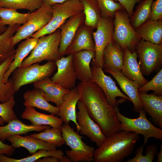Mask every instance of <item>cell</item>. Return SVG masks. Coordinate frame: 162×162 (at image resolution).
I'll return each mask as SVG.
<instances>
[{"instance_id":"obj_36","label":"cell","mask_w":162,"mask_h":162,"mask_svg":"<svg viewBox=\"0 0 162 162\" xmlns=\"http://www.w3.org/2000/svg\"><path fill=\"white\" fill-rule=\"evenodd\" d=\"M62 132L61 128H50L39 133H34L30 136L34 138L53 145L56 147H60L65 143L62 136Z\"/></svg>"},{"instance_id":"obj_37","label":"cell","mask_w":162,"mask_h":162,"mask_svg":"<svg viewBox=\"0 0 162 162\" xmlns=\"http://www.w3.org/2000/svg\"><path fill=\"white\" fill-rule=\"evenodd\" d=\"M43 4L42 0H0V8L26 9L32 12Z\"/></svg>"},{"instance_id":"obj_32","label":"cell","mask_w":162,"mask_h":162,"mask_svg":"<svg viewBox=\"0 0 162 162\" xmlns=\"http://www.w3.org/2000/svg\"><path fill=\"white\" fill-rule=\"evenodd\" d=\"M21 25L9 26L6 30L0 34V64L8 57L15 53L14 46L12 45V38L17 28Z\"/></svg>"},{"instance_id":"obj_24","label":"cell","mask_w":162,"mask_h":162,"mask_svg":"<svg viewBox=\"0 0 162 162\" xmlns=\"http://www.w3.org/2000/svg\"><path fill=\"white\" fill-rule=\"evenodd\" d=\"M6 140L11 143V146L14 148H25L31 154L40 149L50 150L56 149L55 145L33 138L30 135L23 136L20 135H14L8 137Z\"/></svg>"},{"instance_id":"obj_2","label":"cell","mask_w":162,"mask_h":162,"mask_svg":"<svg viewBox=\"0 0 162 162\" xmlns=\"http://www.w3.org/2000/svg\"><path fill=\"white\" fill-rule=\"evenodd\" d=\"M140 139L139 134L134 132L123 130L114 133L95 150L94 161L121 162L131 154Z\"/></svg>"},{"instance_id":"obj_48","label":"cell","mask_w":162,"mask_h":162,"mask_svg":"<svg viewBox=\"0 0 162 162\" xmlns=\"http://www.w3.org/2000/svg\"><path fill=\"white\" fill-rule=\"evenodd\" d=\"M7 28L6 26L2 24L1 19L0 18V34L3 33L6 30Z\"/></svg>"},{"instance_id":"obj_43","label":"cell","mask_w":162,"mask_h":162,"mask_svg":"<svg viewBox=\"0 0 162 162\" xmlns=\"http://www.w3.org/2000/svg\"><path fill=\"white\" fill-rule=\"evenodd\" d=\"M115 2H118L123 7L128 13L130 18H131L135 4L142 0H112Z\"/></svg>"},{"instance_id":"obj_9","label":"cell","mask_w":162,"mask_h":162,"mask_svg":"<svg viewBox=\"0 0 162 162\" xmlns=\"http://www.w3.org/2000/svg\"><path fill=\"white\" fill-rule=\"evenodd\" d=\"M143 75H149L162 65V44H153L141 39L135 48Z\"/></svg>"},{"instance_id":"obj_28","label":"cell","mask_w":162,"mask_h":162,"mask_svg":"<svg viewBox=\"0 0 162 162\" xmlns=\"http://www.w3.org/2000/svg\"><path fill=\"white\" fill-rule=\"evenodd\" d=\"M38 39L30 37L24 40L18 45L16 50L14 58L4 76V82H7L9 76L14 71L20 66L25 58L36 45Z\"/></svg>"},{"instance_id":"obj_46","label":"cell","mask_w":162,"mask_h":162,"mask_svg":"<svg viewBox=\"0 0 162 162\" xmlns=\"http://www.w3.org/2000/svg\"><path fill=\"white\" fill-rule=\"evenodd\" d=\"M67 0H42L43 4L49 6L58 3H62Z\"/></svg>"},{"instance_id":"obj_34","label":"cell","mask_w":162,"mask_h":162,"mask_svg":"<svg viewBox=\"0 0 162 162\" xmlns=\"http://www.w3.org/2000/svg\"><path fill=\"white\" fill-rule=\"evenodd\" d=\"M33 13V12L22 13L16 9L0 8V18L2 24L5 26L23 25L28 21Z\"/></svg>"},{"instance_id":"obj_19","label":"cell","mask_w":162,"mask_h":162,"mask_svg":"<svg viewBox=\"0 0 162 162\" xmlns=\"http://www.w3.org/2000/svg\"><path fill=\"white\" fill-rule=\"evenodd\" d=\"M33 86L43 91L44 97L47 102L54 103L58 108L63 103L64 96L70 91L55 83L49 77L34 82Z\"/></svg>"},{"instance_id":"obj_26","label":"cell","mask_w":162,"mask_h":162,"mask_svg":"<svg viewBox=\"0 0 162 162\" xmlns=\"http://www.w3.org/2000/svg\"><path fill=\"white\" fill-rule=\"evenodd\" d=\"M44 94L42 90L37 88L26 91L23 95L24 106L36 107L52 115H57L59 108L49 103L45 99Z\"/></svg>"},{"instance_id":"obj_14","label":"cell","mask_w":162,"mask_h":162,"mask_svg":"<svg viewBox=\"0 0 162 162\" xmlns=\"http://www.w3.org/2000/svg\"><path fill=\"white\" fill-rule=\"evenodd\" d=\"M73 55L62 56L55 62L57 72L51 78L55 83L67 89L75 87L77 76L73 62Z\"/></svg>"},{"instance_id":"obj_29","label":"cell","mask_w":162,"mask_h":162,"mask_svg":"<svg viewBox=\"0 0 162 162\" xmlns=\"http://www.w3.org/2000/svg\"><path fill=\"white\" fill-rule=\"evenodd\" d=\"M135 30L141 39L154 44H162V20L149 19Z\"/></svg>"},{"instance_id":"obj_11","label":"cell","mask_w":162,"mask_h":162,"mask_svg":"<svg viewBox=\"0 0 162 162\" xmlns=\"http://www.w3.org/2000/svg\"><path fill=\"white\" fill-rule=\"evenodd\" d=\"M114 18L101 17L95 32H93L95 44V56L91 63V65L103 68V57L104 50L113 40Z\"/></svg>"},{"instance_id":"obj_42","label":"cell","mask_w":162,"mask_h":162,"mask_svg":"<svg viewBox=\"0 0 162 162\" xmlns=\"http://www.w3.org/2000/svg\"><path fill=\"white\" fill-rule=\"evenodd\" d=\"M151 12L150 19L152 20H162V0L153 1L151 6Z\"/></svg>"},{"instance_id":"obj_25","label":"cell","mask_w":162,"mask_h":162,"mask_svg":"<svg viewBox=\"0 0 162 162\" xmlns=\"http://www.w3.org/2000/svg\"><path fill=\"white\" fill-rule=\"evenodd\" d=\"M50 127L47 125H27L17 118L10 121L5 125L0 126V140L4 142L11 135L25 134L32 131L40 132Z\"/></svg>"},{"instance_id":"obj_22","label":"cell","mask_w":162,"mask_h":162,"mask_svg":"<svg viewBox=\"0 0 162 162\" xmlns=\"http://www.w3.org/2000/svg\"><path fill=\"white\" fill-rule=\"evenodd\" d=\"M95 56L94 51L84 50L73 54V62L77 79L81 82L90 81L92 74L90 64Z\"/></svg>"},{"instance_id":"obj_41","label":"cell","mask_w":162,"mask_h":162,"mask_svg":"<svg viewBox=\"0 0 162 162\" xmlns=\"http://www.w3.org/2000/svg\"><path fill=\"white\" fill-rule=\"evenodd\" d=\"M15 103L14 95L7 101L0 103V116L5 122L8 123L11 121L17 119L13 110Z\"/></svg>"},{"instance_id":"obj_30","label":"cell","mask_w":162,"mask_h":162,"mask_svg":"<svg viewBox=\"0 0 162 162\" xmlns=\"http://www.w3.org/2000/svg\"><path fill=\"white\" fill-rule=\"evenodd\" d=\"M49 156L57 157L61 160V162H71L67 156L64 155V153L62 150L56 149L52 150L40 149L31 156L20 159L11 158L2 154L0 155V162H36L39 159Z\"/></svg>"},{"instance_id":"obj_33","label":"cell","mask_w":162,"mask_h":162,"mask_svg":"<svg viewBox=\"0 0 162 162\" xmlns=\"http://www.w3.org/2000/svg\"><path fill=\"white\" fill-rule=\"evenodd\" d=\"M83 7L85 18L84 24L96 29L101 18V9L97 0H80Z\"/></svg>"},{"instance_id":"obj_16","label":"cell","mask_w":162,"mask_h":162,"mask_svg":"<svg viewBox=\"0 0 162 162\" xmlns=\"http://www.w3.org/2000/svg\"><path fill=\"white\" fill-rule=\"evenodd\" d=\"M94 29L84 24L78 28L65 55H68L84 50L95 51V44L93 37Z\"/></svg>"},{"instance_id":"obj_3","label":"cell","mask_w":162,"mask_h":162,"mask_svg":"<svg viewBox=\"0 0 162 162\" xmlns=\"http://www.w3.org/2000/svg\"><path fill=\"white\" fill-rule=\"evenodd\" d=\"M60 32L58 28L52 33L39 38L30 55L24 59L20 67L44 60L56 62L60 59L61 57L59 52Z\"/></svg>"},{"instance_id":"obj_18","label":"cell","mask_w":162,"mask_h":162,"mask_svg":"<svg viewBox=\"0 0 162 162\" xmlns=\"http://www.w3.org/2000/svg\"><path fill=\"white\" fill-rule=\"evenodd\" d=\"M104 71L111 74L116 80L122 90L127 95L134 105V110L139 112L143 110V105L140 98L138 89L141 86L135 81L130 80L121 72H113L105 69Z\"/></svg>"},{"instance_id":"obj_6","label":"cell","mask_w":162,"mask_h":162,"mask_svg":"<svg viewBox=\"0 0 162 162\" xmlns=\"http://www.w3.org/2000/svg\"><path fill=\"white\" fill-rule=\"evenodd\" d=\"M113 38L124 50L128 49L132 52L141 39L130 22V18L125 9L117 10L114 16Z\"/></svg>"},{"instance_id":"obj_7","label":"cell","mask_w":162,"mask_h":162,"mask_svg":"<svg viewBox=\"0 0 162 162\" xmlns=\"http://www.w3.org/2000/svg\"><path fill=\"white\" fill-rule=\"evenodd\" d=\"M61 129L65 144L71 149L65 152L71 162L94 161V147L85 143L82 140L83 137L76 132L69 124H62Z\"/></svg>"},{"instance_id":"obj_45","label":"cell","mask_w":162,"mask_h":162,"mask_svg":"<svg viewBox=\"0 0 162 162\" xmlns=\"http://www.w3.org/2000/svg\"><path fill=\"white\" fill-rule=\"evenodd\" d=\"M36 162H61V160L57 157L49 156L39 159Z\"/></svg>"},{"instance_id":"obj_27","label":"cell","mask_w":162,"mask_h":162,"mask_svg":"<svg viewBox=\"0 0 162 162\" xmlns=\"http://www.w3.org/2000/svg\"><path fill=\"white\" fill-rule=\"evenodd\" d=\"M21 116L22 118L29 120L34 125H47L52 128H61L63 122L57 116L40 112L33 107H26Z\"/></svg>"},{"instance_id":"obj_39","label":"cell","mask_w":162,"mask_h":162,"mask_svg":"<svg viewBox=\"0 0 162 162\" xmlns=\"http://www.w3.org/2000/svg\"><path fill=\"white\" fill-rule=\"evenodd\" d=\"M101 11L102 16L107 18H114L116 11L125 9L118 2H115L112 0H97Z\"/></svg>"},{"instance_id":"obj_47","label":"cell","mask_w":162,"mask_h":162,"mask_svg":"<svg viewBox=\"0 0 162 162\" xmlns=\"http://www.w3.org/2000/svg\"><path fill=\"white\" fill-rule=\"evenodd\" d=\"M157 162H162V145L160 146V150L159 152L157 154Z\"/></svg>"},{"instance_id":"obj_12","label":"cell","mask_w":162,"mask_h":162,"mask_svg":"<svg viewBox=\"0 0 162 162\" xmlns=\"http://www.w3.org/2000/svg\"><path fill=\"white\" fill-rule=\"evenodd\" d=\"M92 77L91 81L97 84L103 91L109 103L114 110L118 108L117 97H121L131 101L130 99L121 92L115 83L109 76L106 75L102 67L92 65Z\"/></svg>"},{"instance_id":"obj_10","label":"cell","mask_w":162,"mask_h":162,"mask_svg":"<svg viewBox=\"0 0 162 162\" xmlns=\"http://www.w3.org/2000/svg\"><path fill=\"white\" fill-rule=\"evenodd\" d=\"M52 15L51 6L43 4L33 12V15L26 23L17 28L12 38V45L14 46L21 40L31 37L42 29L50 21Z\"/></svg>"},{"instance_id":"obj_21","label":"cell","mask_w":162,"mask_h":162,"mask_svg":"<svg viewBox=\"0 0 162 162\" xmlns=\"http://www.w3.org/2000/svg\"><path fill=\"white\" fill-rule=\"evenodd\" d=\"M124 60V50L113 40L107 45L104 50L103 68L113 72H121Z\"/></svg>"},{"instance_id":"obj_31","label":"cell","mask_w":162,"mask_h":162,"mask_svg":"<svg viewBox=\"0 0 162 162\" xmlns=\"http://www.w3.org/2000/svg\"><path fill=\"white\" fill-rule=\"evenodd\" d=\"M15 54L8 57L0 64V103L8 101L15 93L12 78L5 82L4 80V74L9 68L14 58Z\"/></svg>"},{"instance_id":"obj_44","label":"cell","mask_w":162,"mask_h":162,"mask_svg":"<svg viewBox=\"0 0 162 162\" xmlns=\"http://www.w3.org/2000/svg\"><path fill=\"white\" fill-rule=\"evenodd\" d=\"M15 151L14 148L11 146L5 144L0 140V155L4 154L10 157L14 154Z\"/></svg>"},{"instance_id":"obj_1","label":"cell","mask_w":162,"mask_h":162,"mask_svg":"<svg viewBox=\"0 0 162 162\" xmlns=\"http://www.w3.org/2000/svg\"><path fill=\"white\" fill-rule=\"evenodd\" d=\"M76 87L80 94V100L106 137L121 130L116 112L97 84L91 81L81 82Z\"/></svg>"},{"instance_id":"obj_4","label":"cell","mask_w":162,"mask_h":162,"mask_svg":"<svg viewBox=\"0 0 162 162\" xmlns=\"http://www.w3.org/2000/svg\"><path fill=\"white\" fill-rule=\"evenodd\" d=\"M52 17L42 29L33 34L32 37H40L53 33L70 17L83 11V7L80 0H67L61 3L51 6Z\"/></svg>"},{"instance_id":"obj_8","label":"cell","mask_w":162,"mask_h":162,"mask_svg":"<svg viewBox=\"0 0 162 162\" xmlns=\"http://www.w3.org/2000/svg\"><path fill=\"white\" fill-rule=\"evenodd\" d=\"M114 110L121 123V130L133 131L142 135L144 137V146L151 137L159 139L162 141L161 128L156 127L151 123L147 118L146 112L144 109L139 111V116L136 118L126 117L121 113L118 108Z\"/></svg>"},{"instance_id":"obj_13","label":"cell","mask_w":162,"mask_h":162,"mask_svg":"<svg viewBox=\"0 0 162 162\" xmlns=\"http://www.w3.org/2000/svg\"><path fill=\"white\" fill-rule=\"evenodd\" d=\"M77 105L79 111L76 112V118L80 127V133L86 136L98 147L100 146L106 137L90 117L84 104L80 100Z\"/></svg>"},{"instance_id":"obj_35","label":"cell","mask_w":162,"mask_h":162,"mask_svg":"<svg viewBox=\"0 0 162 162\" xmlns=\"http://www.w3.org/2000/svg\"><path fill=\"white\" fill-rule=\"evenodd\" d=\"M154 0H142L139 2L130 19V23L135 30L150 18L151 6Z\"/></svg>"},{"instance_id":"obj_15","label":"cell","mask_w":162,"mask_h":162,"mask_svg":"<svg viewBox=\"0 0 162 162\" xmlns=\"http://www.w3.org/2000/svg\"><path fill=\"white\" fill-rule=\"evenodd\" d=\"M85 18L84 13L82 11L70 17L59 27V52L61 56H64L67 49L72 41L78 29L84 24Z\"/></svg>"},{"instance_id":"obj_40","label":"cell","mask_w":162,"mask_h":162,"mask_svg":"<svg viewBox=\"0 0 162 162\" xmlns=\"http://www.w3.org/2000/svg\"><path fill=\"white\" fill-rule=\"evenodd\" d=\"M152 90L158 95L162 94V69H160L152 79L143 86L140 87L138 92H146Z\"/></svg>"},{"instance_id":"obj_20","label":"cell","mask_w":162,"mask_h":162,"mask_svg":"<svg viewBox=\"0 0 162 162\" xmlns=\"http://www.w3.org/2000/svg\"><path fill=\"white\" fill-rule=\"evenodd\" d=\"M144 110L156 125L162 128V96L138 92Z\"/></svg>"},{"instance_id":"obj_5","label":"cell","mask_w":162,"mask_h":162,"mask_svg":"<svg viewBox=\"0 0 162 162\" xmlns=\"http://www.w3.org/2000/svg\"><path fill=\"white\" fill-rule=\"evenodd\" d=\"M56 67L55 62L50 61L43 65L37 63L17 68L12 73L15 93L25 85L49 77Z\"/></svg>"},{"instance_id":"obj_38","label":"cell","mask_w":162,"mask_h":162,"mask_svg":"<svg viewBox=\"0 0 162 162\" xmlns=\"http://www.w3.org/2000/svg\"><path fill=\"white\" fill-rule=\"evenodd\" d=\"M144 145L139 147L135 150V156L125 162H152L158 151V147L156 144L147 146L145 151V155L142 152Z\"/></svg>"},{"instance_id":"obj_49","label":"cell","mask_w":162,"mask_h":162,"mask_svg":"<svg viewBox=\"0 0 162 162\" xmlns=\"http://www.w3.org/2000/svg\"><path fill=\"white\" fill-rule=\"evenodd\" d=\"M4 123L5 122L3 119L0 116V125L3 126Z\"/></svg>"},{"instance_id":"obj_17","label":"cell","mask_w":162,"mask_h":162,"mask_svg":"<svg viewBox=\"0 0 162 162\" xmlns=\"http://www.w3.org/2000/svg\"><path fill=\"white\" fill-rule=\"evenodd\" d=\"M80 99V94L76 87L70 90L63 98V101L59 108L58 116L65 124H69L72 121L75 124L77 133L80 131V127L76 118V106Z\"/></svg>"},{"instance_id":"obj_23","label":"cell","mask_w":162,"mask_h":162,"mask_svg":"<svg viewBox=\"0 0 162 162\" xmlns=\"http://www.w3.org/2000/svg\"><path fill=\"white\" fill-rule=\"evenodd\" d=\"M124 51V64L121 73L128 79L137 82L141 86H143L148 81L144 77L141 71L136 52H132L128 49Z\"/></svg>"}]
</instances>
